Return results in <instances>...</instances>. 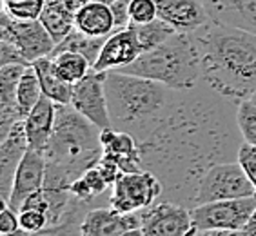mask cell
Returning a JSON list of instances; mask_svg holds the SVG:
<instances>
[{
	"mask_svg": "<svg viewBox=\"0 0 256 236\" xmlns=\"http://www.w3.org/2000/svg\"><path fill=\"white\" fill-rule=\"evenodd\" d=\"M122 73L162 82L171 89H191L202 82V51L196 33H176L146 51Z\"/></svg>",
	"mask_w": 256,
	"mask_h": 236,
	"instance_id": "cell-4",
	"label": "cell"
},
{
	"mask_svg": "<svg viewBox=\"0 0 256 236\" xmlns=\"http://www.w3.org/2000/svg\"><path fill=\"white\" fill-rule=\"evenodd\" d=\"M236 162L240 164V168L244 169L249 180L252 182V186L256 187V146L254 144H242L240 151H238Z\"/></svg>",
	"mask_w": 256,
	"mask_h": 236,
	"instance_id": "cell-29",
	"label": "cell"
},
{
	"mask_svg": "<svg viewBox=\"0 0 256 236\" xmlns=\"http://www.w3.org/2000/svg\"><path fill=\"white\" fill-rule=\"evenodd\" d=\"M106 38H108V36H88V34L80 33L78 30H73L60 44L54 46L53 54L62 53V51H76V53L84 54L86 58L94 66L100 51H102V46H104V42H106ZM53 54H51V56H53Z\"/></svg>",
	"mask_w": 256,
	"mask_h": 236,
	"instance_id": "cell-23",
	"label": "cell"
},
{
	"mask_svg": "<svg viewBox=\"0 0 256 236\" xmlns=\"http://www.w3.org/2000/svg\"><path fill=\"white\" fill-rule=\"evenodd\" d=\"M109 187L111 186L104 180L100 169L91 168V169H88L82 176H78L71 184L69 192H71V196H73L76 202L84 204V206L89 207V204L96 202L104 192L108 191Z\"/></svg>",
	"mask_w": 256,
	"mask_h": 236,
	"instance_id": "cell-21",
	"label": "cell"
},
{
	"mask_svg": "<svg viewBox=\"0 0 256 236\" xmlns=\"http://www.w3.org/2000/svg\"><path fill=\"white\" fill-rule=\"evenodd\" d=\"M51 58H53L54 71L58 73V76L71 86L82 80L93 69V64L84 54L76 51H62V53L53 54Z\"/></svg>",
	"mask_w": 256,
	"mask_h": 236,
	"instance_id": "cell-22",
	"label": "cell"
},
{
	"mask_svg": "<svg viewBox=\"0 0 256 236\" xmlns=\"http://www.w3.org/2000/svg\"><path fill=\"white\" fill-rule=\"evenodd\" d=\"M244 232L247 236H256V209L251 214V218H249V222L246 224V227H244Z\"/></svg>",
	"mask_w": 256,
	"mask_h": 236,
	"instance_id": "cell-34",
	"label": "cell"
},
{
	"mask_svg": "<svg viewBox=\"0 0 256 236\" xmlns=\"http://www.w3.org/2000/svg\"><path fill=\"white\" fill-rule=\"evenodd\" d=\"M54 120H56V104L48 96H42L38 104L30 111V114L24 118L30 149L46 152V148L53 134Z\"/></svg>",
	"mask_w": 256,
	"mask_h": 236,
	"instance_id": "cell-17",
	"label": "cell"
},
{
	"mask_svg": "<svg viewBox=\"0 0 256 236\" xmlns=\"http://www.w3.org/2000/svg\"><path fill=\"white\" fill-rule=\"evenodd\" d=\"M156 18L158 10L154 0H131L129 2V22L131 24H148Z\"/></svg>",
	"mask_w": 256,
	"mask_h": 236,
	"instance_id": "cell-28",
	"label": "cell"
},
{
	"mask_svg": "<svg viewBox=\"0 0 256 236\" xmlns=\"http://www.w3.org/2000/svg\"><path fill=\"white\" fill-rule=\"evenodd\" d=\"M46 0H26V2H2L4 13L15 20H38Z\"/></svg>",
	"mask_w": 256,
	"mask_h": 236,
	"instance_id": "cell-26",
	"label": "cell"
},
{
	"mask_svg": "<svg viewBox=\"0 0 256 236\" xmlns=\"http://www.w3.org/2000/svg\"><path fill=\"white\" fill-rule=\"evenodd\" d=\"M142 227V211L120 212L114 207L88 209L78 226L80 236H118L128 229Z\"/></svg>",
	"mask_w": 256,
	"mask_h": 236,
	"instance_id": "cell-12",
	"label": "cell"
},
{
	"mask_svg": "<svg viewBox=\"0 0 256 236\" xmlns=\"http://www.w3.org/2000/svg\"><path fill=\"white\" fill-rule=\"evenodd\" d=\"M238 128L242 131V136L247 144L256 146V106L251 100H244L238 104Z\"/></svg>",
	"mask_w": 256,
	"mask_h": 236,
	"instance_id": "cell-27",
	"label": "cell"
},
{
	"mask_svg": "<svg viewBox=\"0 0 256 236\" xmlns=\"http://www.w3.org/2000/svg\"><path fill=\"white\" fill-rule=\"evenodd\" d=\"M209 18L256 34V0H202Z\"/></svg>",
	"mask_w": 256,
	"mask_h": 236,
	"instance_id": "cell-16",
	"label": "cell"
},
{
	"mask_svg": "<svg viewBox=\"0 0 256 236\" xmlns=\"http://www.w3.org/2000/svg\"><path fill=\"white\" fill-rule=\"evenodd\" d=\"M10 64H30V62L15 44H11L8 40H0V66Z\"/></svg>",
	"mask_w": 256,
	"mask_h": 236,
	"instance_id": "cell-32",
	"label": "cell"
},
{
	"mask_svg": "<svg viewBox=\"0 0 256 236\" xmlns=\"http://www.w3.org/2000/svg\"><path fill=\"white\" fill-rule=\"evenodd\" d=\"M249 100H251V102L256 106V91H254V93H252V96H251V98H249Z\"/></svg>",
	"mask_w": 256,
	"mask_h": 236,
	"instance_id": "cell-37",
	"label": "cell"
},
{
	"mask_svg": "<svg viewBox=\"0 0 256 236\" xmlns=\"http://www.w3.org/2000/svg\"><path fill=\"white\" fill-rule=\"evenodd\" d=\"M118 236H144V231L138 227V229H128V231H124L122 234Z\"/></svg>",
	"mask_w": 256,
	"mask_h": 236,
	"instance_id": "cell-35",
	"label": "cell"
},
{
	"mask_svg": "<svg viewBox=\"0 0 256 236\" xmlns=\"http://www.w3.org/2000/svg\"><path fill=\"white\" fill-rule=\"evenodd\" d=\"M0 40L15 44L30 64L44 56H51L56 46L40 20H15L4 11L0 20Z\"/></svg>",
	"mask_w": 256,
	"mask_h": 236,
	"instance_id": "cell-8",
	"label": "cell"
},
{
	"mask_svg": "<svg viewBox=\"0 0 256 236\" xmlns=\"http://www.w3.org/2000/svg\"><path fill=\"white\" fill-rule=\"evenodd\" d=\"M142 53L144 51L140 48V42L136 38L133 26H129V28L114 31L106 38L93 69L100 71V73L120 71V69L133 64Z\"/></svg>",
	"mask_w": 256,
	"mask_h": 236,
	"instance_id": "cell-11",
	"label": "cell"
},
{
	"mask_svg": "<svg viewBox=\"0 0 256 236\" xmlns=\"http://www.w3.org/2000/svg\"><path fill=\"white\" fill-rule=\"evenodd\" d=\"M238 104L200 82L174 89L162 114L136 136L144 171L162 182L160 200L196 206L200 180L222 162H236L246 142L238 128Z\"/></svg>",
	"mask_w": 256,
	"mask_h": 236,
	"instance_id": "cell-1",
	"label": "cell"
},
{
	"mask_svg": "<svg viewBox=\"0 0 256 236\" xmlns=\"http://www.w3.org/2000/svg\"><path fill=\"white\" fill-rule=\"evenodd\" d=\"M202 51V82L232 102L256 91V34L209 20L194 31Z\"/></svg>",
	"mask_w": 256,
	"mask_h": 236,
	"instance_id": "cell-2",
	"label": "cell"
},
{
	"mask_svg": "<svg viewBox=\"0 0 256 236\" xmlns=\"http://www.w3.org/2000/svg\"><path fill=\"white\" fill-rule=\"evenodd\" d=\"M104 86L111 128L131 133L134 138L162 114L174 94V89L162 82L122 71H108Z\"/></svg>",
	"mask_w": 256,
	"mask_h": 236,
	"instance_id": "cell-3",
	"label": "cell"
},
{
	"mask_svg": "<svg viewBox=\"0 0 256 236\" xmlns=\"http://www.w3.org/2000/svg\"><path fill=\"white\" fill-rule=\"evenodd\" d=\"M74 16L76 15L73 11L68 10L60 0H46L38 20L51 34L54 44H60L74 30Z\"/></svg>",
	"mask_w": 256,
	"mask_h": 236,
	"instance_id": "cell-20",
	"label": "cell"
},
{
	"mask_svg": "<svg viewBox=\"0 0 256 236\" xmlns=\"http://www.w3.org/2000/svg\"><path fill=\"white\" fill-rule=\"evenodd\" d=\"M256 194V187L238 162H222L212 166L200 180L196 206L218 200H232ZM194 206V207H196Z\"/></svg>",
	"mask_w": 256,
	"mask_h": 236,
	"instance_id": "cell-6",
	"label": "cell"
},
{
	"mask_svg": "<svg viewBox=\"0 0 256 236\" xmlns=\"http://www.w3.org/2000/svg\"><path fill=\"white\" fill-rule=\"evenodd\" d=\"M144 236H196L198 229L189 207L158 200L148 209H142Z\"/></svg>",
	"mask_w": 256,
	"mask_h": 236,
	"instance_id": "cell-9",
	"label": "cell"
},
{
	"mask_svg": "<svg viewBox=\"0 0 256 236\" xmlns=\"http://www.w3.org/2000/svg\"><path fill=\"white\" fill-rule=\"evenodd\" d=\"M104 80L106 73L91 69L84 78L73 84V93H71V106L100 129L111 128Z\"/></svg>",
	"mask_w": 256,
	"mask_h": 236,
	"instance_id": "cell-10",
	"label": "cell"
},
{
	"mask_svg": "<svg viewBox=\"0 0 256 236\" xmlns=\"http://www.w3.org/2000/svg\"><path fill=\"white\" fill-rule=\"evenodd\" d=\"M256 209V194L232 200H218L192 207V220L198 231H244Z\"/></svg>",
	"mask_w": 256,
	"mask_h": 236,
	"instance_id": "cell-5",
	"label": "cell"
},
{
	"mask_svg": "<svg viewBox=\"0 0 256 236\" xmlns=\"http://www.w3.org/2000/svg\"><path fill=\"white\" fill-rule=\"evenodd\" d=\"M20 229V216L18 211L2 202V212H0V234L11 236Z\"/></svg>",
	"mask_w": 256,
	"mask_h": 236,
	"instance_id": "cell-31",
	"label": "cell"
},
{
	"mask_svg": "<svg viewBox=\"0 0 256 236\" xmlns=\"http://www.w3.org/2000/svg\"><path fill=\"white\" fill-rule=\"evenodd\" d=\"M96 2H104V4H108V6H113L114 2H118V0H96Z\"/></svg>",
	"mask_w": 256,
	"mask_h": 236,
	"instance_id": "cell-36",
	"label": "cell"
},
{
	"mask_svg": "<svg viewBox=\"0 0 256 236\" xmlns=\"http://www.w3.org/2000/svg\"><path fill=\"white\" fill-rule=\"evenodd\" d=\"M96 168L100 169L104 180H106L111 187H113V184L116 182V180L120 178V174H122V169H120L116 156L108 151H104V154H102V158H100V162Z\"/></svg>",
	"mask_w": 256,
	"mask_h": 236,
	"instance_id": "cell-30",
	"label": "cell"
},
{
	"mask_svg": "<svg viewBox=\"0 0 256 236\" xmlns=\"http://www.w3.org/2000/svg\"><path fill=\"white\" fill-rule=\"evenodd\" d=\"M42 96H44V93H42L38 74H36L33 64H31L26 68L24 74H22V78L18 82V88H16V104H18L22 116H28L30 111L38 104V100Z\"/></svg>",
	"mask_w": 256,
	"mask_h": 236,
	"instance_id": "cell-24",
	"label": "cell"
},
{
	"mask_svg": "<svg viewBox=\"0 0 256 236\" xmlns=\"http://www.w3.org/2000/svg\"><path fill=\"white\" fill-rule=\"evenodd\" d=\"M158 18L168 22L174 31L194 33L209 22L202 0H154Z\"/></svg>",
	"mask_w": 256,
	"mask_h": 236,
	"instance_id": "cell-15",
	"label": "cell"
},
{
	"mask_svg": "<svg viewBox=\"0 0 256 236\" xmlns=\"http://www.w3.org/2000/svg\"><path fill=\"white\" fill-rule=\"evenodd\" d=\"M131 26H133L134 33H136V38L140 42V48H142L144 53L158 48L169 36H172V34L176 33L174 28H171L162 18H156L153 22H148V24H131Z\"/></svg>",
	"mask_w": 256,
	"mask_h": 236,
	"instance_id": "cell-25",
	"label": "cell"
},
{
	"mask_svg": "<svg viewBox=\"0 0 256 236\" xmlns=\"http://www.w3.org/2000/svg\"><path fill=\"white\" fill-rule=\"evenodd\" d=\"M164 194L162 182L149 171L122 172L113 184L109 206L120 212H134L156 204Z\"/></svg>",
	"mask_w": 256,
	"mask_h": 236,
	"instance_id": "cell-7",
	"label": "cell"
},
{
	"mask_svg": "<svg viewBox=\"0 0 256 236\" xmlns=\"http://www.w3.org/2000/svg\"><path fill=\"white\" fill-rule=\"evenodd\" d=\"M196 236H247L244 231H198Z\"/></svg>",
	"mask_w": 256,
	"mask_h": 236,
	"instance_id": "cell-33",
	"label": "cell"
},
{
	"mask_svg": "<svg viewBox=\"0 0 256 236\" xmlns=\"http://www.w3.org/2000/svg\"><path fill=\"white\" fill-rule=\"evenodd\" d=\"M33 68L38 74L40 86H42V93L50 100H53L56 106L62 104H71V93H73V86L68 84L66 80L58 76L54 71V64L51 56H44L33 62Z\"/></svg>",
	"mask_w": 256,
	"mask_h": 236,
	"instance_id": "cell-19",
	"label": "cell"
},
{
	"mask_svg": "<svg viewBox=\"0 0 256 236\" xmlns=\"http://www.w3.org/2000/svg\"><path fill=\"white\" fill-rule=\"evenodd\" d=\"M30 149L28 144V134H26L24 120L18 122L11 128L10 134L2 140L0 146V187H2V202L8 204L13 189V180H15V172L18 169L20 162L24 154Z\"/></svg>",
	"mask_w": 256,
	"mask_h": 236,
	"instance_id": "cell-14",
	"label": "cell"
},
{
	"mask_svg": "<svg viewBox=\"0 0 256 236\" xmlns=\"http://www.w3.org/2000/svg\"><path fill=\"white\" fill-rule=\"evenodd\" d=\"M74 30L88 36H109L116 31V20L111 6L88 0L74 16Z\"/></svg>",
	"mask_w": 256,
	"mask_h": 236,
	"instance_id": "cell-18",
	"label": "cell"
},
{
	"mask_svg": "<svg viewBox=\"0 0 256 236\" xmlns=\"http://www.w3.org/2000/svg\"><path fill=\"white\" fill-rule=\"evenodd\" d=\"M46 182V154L42 151L28 149L24 154L18 169L15 172L13 189H11L8 206L13 207L15 211H20L24 206L26 198L31 196L33 192L44 189Z\"/></svg>",
	"mask_w": 256,
	"mask_h": 236,
	"instance_id": "cell-13",
	"label": "cell"
}]
</instances>
